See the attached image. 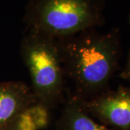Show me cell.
<instances>
[{"mask_svg": "<svg viewBox=\"0 0 130 130\" xmlns=\"http://www.w3.org/2000/svg\"><path fill=\"white\" fill-rule=\"evenodd\" d=\"M129 24H130V14H129Z\"/></svg>", "mask_w": 130, "mask_h": 130, "instance_id": "9", "label": "cell"}, {"mask_svg": "<svg viewBox=\"0 0 130 130\" xmlns=\"http://www.w3.org/2000/svg\"><path fill=\"white\" fill-rule=\"evenodd\" d=\"M83 100L86 110L100 123L114 130H130L129 87L119 85Z\"/></svg>", "mask_w": 130, "mask_h": 130, "instance_id": "4", "label": "cell"}, {"mask_svg": "<svg viewBox=\"0 0 130 130\" xmlns=\"http://www.w3.org/2000/svg\"><path fill=\"white\" fill-rule=\"evenodd\" d=\"M58 41L65 74L75 85L76 95L88 99L108 89L121 56L118 29L99 33L92 28Z\"/></svg>", "mask_w": 130, "mask_h": 130, "instance_id": "1", "label": "cell"}, {"mask_svg": "<svg viewBox=\"0 0 130 130\" xmlns=\"http://www.w3.org/2000/svg\"><path fill=\"white\" fill-rule=\"evenodd\" d=\"M57 130H114L95 120L86 110L83 98L70 96L56 121Z\"/></svg>", "mask_w": 130, "mask_h": 130, "instance_id": "6", "label": "cell"}, {"mask_svg": "<svg viewBox=\"0 0 130 130\" xmlns=\"http://www.w3.org/2000/svg\"><path fill=\"white\" fill-rule=\"evenodd\" d=\"M35 101L31 88L23 82L0 83V129L22 115Z\"/></svg>", "mask_w": 130, "mask_h": 130, "instance_id": "5", "label": "cell"}, {"mask_svg": "<svg viewBox=\"0 0 130 130\" xmlns=\"http://www.w3.org/2000/svg\"><path fill=\"white\" fill-rule=\"evenodd\" d=\"M119 77L122 79L130 81V50L129 51V54H128L125 67L121 72V73L119 74Z\"/></svg>", "mask_w": 130, "mask_h": 130, "instance_id": "8", "label": "cell"}, {"mask_svg": "<svg viewBox=\"0 0 130 130\" xmlns=\"http://www.w3.org/2000/svg\"><path fill=\"white\" fill-rule=\"evenodd\" d=\"M20 55L29 72L36 101L52 110L63 100L66 77L58 38L27 29Z\"/></svg>", "mask_w": 130, "mask_h": 130, "instance_id": "2", "label": "cell"}, {"mask_svg": "<svg viewBox=\"0 0 130 130\" xmlns=\"http://www.w3.org/2000/svg\"><path fill=\"white\" fill-rule=\"evenodd\" d=\"M0 130H40L27 111Z\"/></svg>", "mask_w": 130, "mask_h": 130, "instance_id": "7", "label": "cell"}, {"mask_svg": "<svg viewBox=\"0 0 130 130\" xmlns=\"http://www.w3.org/2000/svg\"><path fill=\"white\" fill-rule=\"evenodd\" d=\"M105 0H30L24 17L27 29L56 38L101 25Z\"/></svg>", "mask_w": 130, "mask_h": 130, "instance_id": "3", "label": "cell"}]
</instances>
